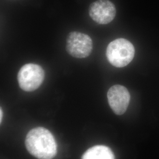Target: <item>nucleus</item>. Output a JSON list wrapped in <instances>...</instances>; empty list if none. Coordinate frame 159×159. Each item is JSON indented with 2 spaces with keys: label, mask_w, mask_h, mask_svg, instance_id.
Returning a JSON list of instances; mask_svg holds the SVG:
<instances>
[{
  "label": "nucleus",
  "mask_w": 159,
  "mask_h": 159,
  "mask_svg": "<svg viewBox=\"0 0 159 159\" xmlns=\"http://www.w3.org/2000/svg\"><path fill=\"white\" fill-rule=\"evenodd\" d=\"M135 50L129 41L118 39L111 41L106 50V56L110 63L116 67L127 66L134 57Z\"/></svg>",
  "instance_id": "obj_2"
},
{
  "label": "nucleus",
  "mask_w": 159,
  "mask_h": 159,
  "mask_svg": "<svg viewBox=\"0 0 159 159\" xmlns=\"http://www.w3.org/2000/svg\"><path fill=\"white\" fill-rule=\"evenodd\" d=\"M93 49V41L87 34L73 31L68 34L67 38L66 50L72 57L84 58L88 57Z\"/></svg>",
  "instance_id": "obj_4"
},
{
  "label": "nucleus",
  "mask_w": 159,
  "mask_h": 159,
  "mask_svg": "<svg viewBox=\"0 0 159 159\" xmlns=\"http://www.w3.org/2000/svg\"><path fill=\"white\" fill-rule=\"evenodd\" d=\"M107 98L108 104L114 113L117 115H122L129 106L130 95L125 87L114 85L108 90Z\"/></svg>",
  "instance_id": "obj_6"
},
{
  "label": "nucleus",
  "mask_w": 159,
  "mask_h": 159,
  "mask_svg": "<svg viewBox=\"0 0 159 159\" xmlns=\"http://www.w3.org/2000/svg\"><path fill=\"white\" fill-rule=\"evenodd\" d=\"M116 14V7L108 0H98L91 4L89 15L99 24H107L113 20Z\"/></svg>",
  "instance_id": "obj_5"
},
{
  "label": "nucleus",
  "mask_w": 159,
  "mask_h": 159,
  "mask_svg": "<svg viewBox=\"0 0 159 159\" xmlns=\"http://www.w3.org/2000/svg\"><path fill=\"white\" fill-rule=\"evenodd\" d=\"M2 116H3V113H2V108H1V109H0V123H1V122H2Z\"/></svg>",
  "instance_id": "obj_8"
},
{
  "label": "nucleus",
  "mask_w": 159,
  "mask_h": 159,
  "mask_svg": "<svg viewBox=\"0 0 159 159\" xmlns=\"http://www.w3.org/2000/svg\"><path fill=\"white\" fill-rule=\"evenodd\" d=\"M81 159H115L111 148L103 145H97L89 148Z\"/></svg>",
  "instance_id": "obj_7"
},
{
  "label": "nucleus",
  "mask_w": 159,
  "mask_h": 159,
  "mask_svg": "<svg viewBox=\"0 0 159 159\" xmlns=\"http://www.w3.org/2000/svg\"><path fill=\"white\" fill-rule=\"evenodd\" d=\"M25 147L29 153L39 159H52L57 152V144L51 132L39 127L29 131L25 138Z\"/></svg>",
  "instance_id": "obj_1"
},
{
  "label": "nucleus",
  "mask_w": 159,
  "mask_h": 159,
  "mask_svg": "<svg viewBox=\"0 0 159 159\" xmlns=\"http://www.w3.org/2000/svg\"><path fill=\"white\" fill-rule=\"evenodd\" d=\"M44 77V71L40 66L29 63L20 68L17 75V80L22 90L30 92L37 90L41 85Z\"/></svg>",
  "instance_id": "obj_3"
}]
</instances>
